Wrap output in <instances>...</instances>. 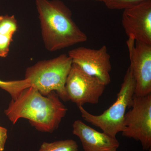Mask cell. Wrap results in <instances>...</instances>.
<instances>
[{
	"label": "cell",
	"instance_id": "obj_1",
	"mask_svg": "<svg viewBox=\"0 0 151 151\" xmlns=\"http://www.w3.org/2000/svg\"><path fill=\"white\" fill-rule=\"evenodd\" d=\"M60 100L55 91L44 96L31 86L15 100H12L4 112L13 124L19 119H27L37 131L52 133L58 128L67 113V108Z\"/></svg>",
	"mask_w": 151,
	"mask_h": 151
},
{
	"label": "cell",
	"instance_id": "obj_2",
	"mask_svg": "<svg viewBox=\"0 0 151 151\" xmlns=\"http://www.w3.org/2000/svg\"><path fill=\"white\" fill-rule=\"evenodd\" d=\"M45 47L54 52L85 42L87 37L73 21L72 13L60 0H35Z\"/></svg>",
	"mask_w": 151,
	"mask_h": 151
},
{
	"label": "cell",
	"instance_id": "obj_3",
	"mask_svg": "<svg viewBox=\"0 0 151 151\" xmlns=\"http://www.w3.org/2000/svg\"><path fill=\"white\" fill-rule=\"evenodd\" d=\"M72 64L71 58L65 54L40 60L27 68L24 78L44 96L55 91L61 100L66 102L69 100L65 82Z\"/></svg>",
	"mask_w": 151,
	"mask_h": 151
},
{
	"label": "cell",
	"instance_id": "obj_4",
	"mask_svg": "<svg viewBox=\"0 0 151 151\" xmlns=\"http://www.w3.org/2000/svg\"><path fill=\"white\" fill-rule=\"evenodd\" d=\"M135 89V80L129 67L113 105L99 115L91 114L83 106H78L81 117L86 122L99 127L104 133L116 137L117 134L124 130L125 115L127 108L132 106Z\"/></svg>",
	"mask_w": 151,
	"mask_h": 151
},
{
	"label": "cell",
	"instance_id": "obj_5",
	"mask_svg": "<svg viewBox=\"0 0 151 151\" xmlns=\"http://www.w3.org/2000/svg\"><path fill=\"white\" fill-rule=\"evenodd\" d=\"M122 135L139 141L144 150L151 148V94L134 95L130 110L126 113Z\"/></svg>",
	"mask_w": 151,
	"mask_h": 151
},
{
	"label": "cell",
	"instance_id": "obj_6",
	"mask_svg": "<svg viewBox=\"0 0 151 151\" xmlns=\"http://www.w3.org/2000/svg\"><path fill=\"white\" fill-rule=\"evenodd\" d=\"M106 86L99 78L85 73L72 63L65 85L68 100L78 106L86 103L97 104Z\"/></svg>",
	"mask_w": 151,
	"mask_h": 151
},
{
	"label": "cell",
	"instance_id": "obj_7",
	"mask_svg": "<svg viewBox=\"0 0 151 151\" xmlns=\"http://www.w3.org/2000/svg\"><path fill=\"white\" fill-rule=\"evenodd\" d=\"M127 47L131 62L129 67L135 81L134 95L151 94V45L128 37Z\"/></svg>",
	"mask_w": 151,
	"mask_h": 151
},
{
	"label": "cell",
	"instance_id": "obj_8",
	"mask_svg": "<svg viewBox=\"0 0 151 151\" xmlns=\"http://www.w3.org/2000/svg\"><path fill=\"white\" fill-rule=\"evenodd\" d=\"M68 55L72 63L78 65L85 73L97 77L106 86L110 84L112 66L106 45L97 49L80 47L71 50Z\"/></svg>",
	"mask_w": 151,
	"mask_h": 151
},
{
	"label": "cell",
	"instance_id": "obj_9",
	"mask_svg": "<svg viewBox=\"0 0 151 151\" xmlns=\"http://www.w3.org/2000/svg\"><path fill=\"white\" fill-rule=\"evenodd\" d=\"M124 10L122 24L128 37L151 45V0Z\"/></svg>",
	"mask_w": 151,
	"mask_h": 151
},
{
	"label": "cell",
	"instance_id": "obj_10",
	"mask_svg": "<svg viewBox=\"0 0 151 151\" xmlns=\"http://www.w3.org/2000/svg\"><path fill=\"white\" fill-rule=\"evenodd\" d=\"M72 132L80 140L84 151H117L120 146L116 137L98 132L80 120L73 123Z\"/></svg>",
	"mask_w": 151,
	"mask_h": 151
},
{
	"label": "cell",
	"instance_id": "obj_11",
	"mask_svg": "<svg viewBox=\"0 0 151 151\" xmlns=\"http://www.w3.org/2000/svg\"><path fill=\"white\" fill-rule=\"evenodd\" d=\"M31 86L29 81L25 78L14 81L0 80V88L8 92L12 100H15L24 89Z\"/></svg>",
	"mask_w": 151,
	"mask_h": 151
},
{
	"label": "cell",
	"instance_id": "obj_12",
	"mask_svg": "<svg viewBox=\"0 0 151 151\" xmlns=\"http://www.w3.org/2000/svg\"><path fill=\"white\" fill-rule=\"evenodd\" d=\"M77 142L73 139L55 141L53 142H44L39 151H78Z\"/></svg>",
	"mask_w": 151,
	"mask_h": 151
},
{
	"label": "cell",
	"instance_id": "obj_13",
	"mask_svg": "<svg viewBox=\"0 0 151 151\" xmlns=\"http://www.w3.org/2000/svg\"><path fill=\"white\" fill-rule=\"evenodd\" d=\"M18 22L14 15H0V33L13 37L17 30Z\"/></svg>",
	"mask_w": 151,
	"mask_h": 151
},
{
	"label": "cell",
	"instance_id": "obj_14",
	"mask_svg": "<svg viewBox=\"0 0 151 151\" xmlns=\"http://www.w3.org/2000/svg\"><path fill=\"white\" fill-rule=\"evenodd\" d=\"M150 0H106L105 5L110 9L124 10Z\"/></svg>",
	"mask_w": 151,
	"mask_h": 151
},
{
	"label": "cell",
	"instance_id": "obj_15",
	"mask_svg": "<svg viewBox=\"0 0 151 151\" xmlns=\"http://www.w3.org/2000/svg\"><path fill=\"white\" fill-rule=\"evenodd\" d=\"M13 37L0 33V57L6 58L8 55Z\"/></svg>",
	"mask_w": 151,
	"mask_h": 151
},
{
	"label": "cell",
	"instance_id": "obj_16",
	"mask_svg": "<svg viewBox=\"0 0 151 151\" xmlns=\"http://www.w3.org/2000/svg\"><path fill=\"white\" fill-rule=\"evenodd\" d=\"M7 138V130L6 128L0 126V151H3L4 150Z\"/></svg>",
	"mask_w": 151,
	"mask_h": 151
},
{
	"label": "cell",
	"instance_id": "obj_17",
	"mask_svg": "<svg viewBox=\"0 0 151 151\" xmlns=\"http://www.w3.org/2000/svg\"><path fill=\"white\" fill-rule=\"evenodd\" d=\"M94 1H103L104 2L106 0H94Z\"/></svg>",
	"mask_w": 151,
	"mask_h": 151
},
{
	"label": "cell",
	"instance_id": "obj_18",
	"mask_svg": "<svg viewBox=\"0 0 151 151\" xmlns=\"http://www.w3.org/2000/svg\"><path fill=\"white\" fill-rule=\"evenodd\" d=\"M73 1H79V0H73Z\"/></svg>",
	"mask_w": 151,
	"mask_h": 151
}]
</instances>
